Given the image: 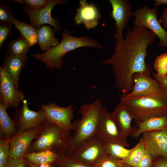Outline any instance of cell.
Returning <instances> with one entry per match:
<instances>
[{"mask_svg":"<svg viewBox=\"0 0 167 167\" xmlns=\"http://www.w3.org/2000/svg\"><path fill=\"white\" fill-rule=\"evenodd\" d=\"M50 25H43L38 31V43L41 51H45L58 44V39L54 37L55 32Z\"/></svg>","mask_w":167,"mask_h":167,"instance_id":"obj_22","label":"cell"},{"mask_svg":"<svg viewBox=\"0 0 167 167\" xmlns=\"http://www.w3.org/2000/svg\"><path fill=\"white\" fill-rule=\"evenodd\" d=\"M50 167H58L55 164H54L53 165H52Z\"/></svg>","mask_w":167,"mask_h":167,"instance_id":"obj_42","label":"cell"},{"mask_svg":"<svg viewBox=\"0 0 167 167\" xmlns=\"http://www.w3.org/2000/svg\"><path fill=\"white\" fill-rule=\"evenodd\" d=\"M145 149L154 159L167 157V128L161 130L145 132L141 138Z\"/></svg>","mask_w":167,"mask_h":167,"instance_id":"obj_14","label":"cell"},{"mask_svg":"<svg viewBox=\"0 0 167 167\" xmlns=\"http://www.w3.org/2000/svg\"><path fill=\"white\" fill-rule=\"evenodd\" d=\"M124 167H125V165L124 166Z\"/></svg>","mask_w":167,"mask_h":167,"instance_id":"obj_43","label":"cell"},{"mask_svg":"<svg viewBox=\"0 0 167 167\" xmlns=\"http://www.w3.org/2000/svg\"><path fill=\"white\" fill-rule=\"evenodd\" d=\"M157 7L145 6L135 10L133 24L151 30L159 39V45L167 48V32L157 18Z\"/></svg>","mask_w":167,"mask_h":167,"instance_id":"obj_6","label":"cell"},{"mask_svg":"<svg viewBox=\"0 0 167 167\" xmlns=\"http://www.w3.org/2000/svg\"><path fill=\"white\" fill-rule=\"evenodd\" d=\"M137 144L136 148L129 156L126 159L121 160L124 164L130 167L135 166L138 164L143 158L146 149L141 138Z\"/></svg>","mask_w":167,"mask_h":167,"instance_id":"obj_27","label":"cell"},{"mask_svg":"<svg viewBox=\"0 0 167 167\" xmlns=\"http://www.w3.org/2000/svg\"><path fill=\"white\" fill-rule=\"evenodd\" d=\"M155 158L152 167H167V157H159Z\"/></svg>","mask_w":167,"mask_h":167,"instance_id":"obj_37","label":"cell"},{"mask_svg":"<svg viewBox=\"0 0 167 167\" xmlns=\"http://www.w3.org/2000/svg\"><path fill=\"white\" fill-rule=\"evenodd\" d=\"M66 0H49L47 5L44 8L39 10L31 9L25 5L22 4L24 12L29 16L30 24L37 30L41 26L45 24H48L53 26L55 32L61 31L62 29L60 26L58 19L52 17L51 12L53 8L55 6L67 3Z\"/></svg>","mask_w":167,"mask_h":167,"instance_id":"obj_9","label":"cell"},{"mask_svg":"<svg viewBox=\"0 0 167 167\" xmlns=\"http://www.w3.org/2000/svg\"><path fill=\"white\" fill-rule=\"evenodd\" d=\"M55 164L58 167H93L60 152L57 153Z\"/></svg>","mask_w":167,"mask_h":167,"instance_id":"obj_28","label":"cell"},{"mask_svg":"<svg viewBox=\"0 0 167 167\" xmlns=\"http://www.w3.org/2000/svg\"><path fill=\"white\" fill-rule=\"evenodd\" d=\"M14 2L24 4L32 10H38L46 6L49 0H14Z\"/></svg>","mask_w":167,"mask_h":167,"instance_id":"obj_33","label":"cell"},{"mask_svg":"<svg viewBox=\"0 0 167 167\" xmlns=\"http://www.w3.org/2000/svg\"><path fill=\"white\" fill-rule=\"evenodd\" d=\"M111 113L124 137L127 139L128 137L132 136L137 127L131 126L133 116L125 105L121 101Z\"/></svg>","mask_w":167,"mask_h":167,"instance_id":"obj_18","label":"cell"},{"mask_svg":"<svg viewBox=\"0 0 167 167\" xmlns=\"http://www.w3.org/2000/svg\"><path fill=\"white\" fill-rule=\"evenodd\" d=\"M125 167H126L125 166Z\"/></svg>","mask_w":167,"mask_h":167,"instance_id":"obj_44","label":"cell"},{"mask_svg":"<svg viewBox=\"0 0 167 167\" xmlns=\"http://www.w3.org/2000/svg\"><path fill=\"white\" fill-rule=\"evenodd\" d=\"M121 160L106 154L100 157L92 166L93 167H124Z\"/></svg>","mask_w":167,"mask_h":167,"instance_id":"obj_29","label":"cell"},{"mask_svg":"<svg viewBox=\"0 0 167 167\" xmlns=\"http://www.w3.org/2000/svg\"><path fill=\"white\" fill-rule=\"evenodd\" d=\"M120 100L132 113L135 122L167 114V91L161 86L151 94L131 97L122 96Z\"/></svg>","mask_w":167,"mask_h":167,"instance_id":"obj_4","label":"cell"},{"mask_svg":"<svg viewBox=\"0 0 167 167\" xmlns=\"http://www.w3.org/2000/svg\"><path fill=\"white\" fill-rule=\"evenodd\" d=\"M31 47L28 42L20 35L9 43L7 52L15 56L27 57Z\"/></svg>","mask_w":167,"mask_h":167,"instance_id":"obj_25","label":"cell"},{"mask_svg":"<svg viewBox=\"0 0 167 167\" xmlns=\"http://www.w3.org/2000/svg\"><path fill=\"white\" fill-rule=\"evenodd\" d=\"M154 78L160 84L161 86L167 91V75L160 76L156 73L153 74Z\"/></svg>","mask_w":167,"mask_h":167,"instance_id":"obj_38","label":"cell"},{"mask_svg":"<svg viewBox=\"0 0 167 167\" xmlns=\"http://www.w3.org/2000/svg\"><path fill=\"white\" fill-rule=\"evenodd\" d=\"M15 28L19 31L20 35L24 38L31 46L38 43V31L31 24L16 19L14 21Z\"/></svg>","mask_w":167,"mask_h":167,"instance_id":"obj_24","label":"cell"},{"mask_svg":"<svg viewBox=\"0 0 167 167\" xmlns=\"http://www.w3.org/2000/svg\"><path fill=\"white\" fill-rule=\"evenodd\" d=\"M27 63V57L13 55L7 52L1 68L10 76L16 87L19 88L20 73Z\"/></svg>","mask_w":167,"mask_h":167,"instance_id":"obj_19","label":"cell"},{"mask_svg":"<svg viewBox=\"0 0 167 167\" xmlns=\"http://www.w3.org/2000/svg\"><path fill=\"white\" fill-rule=\"evenodd\" d=\"M136 144L131 149L120 144L112 143H105V146L107 152L114 158L121 160L126 158L137 147Z\"/></svg>","mask_w":167,"mask_h":167,"instance_id":"obj_26","label":"cell"},{"mask_svg":"<svg viewBox=\"0 0 167 167\" xmlns=\"http://www.w3.org/2000/svg\"><path fill=\"white\" fill-rule=\"evenodd\" d=\"M10 140L0 138V167H5L10 156Z\"/></svg>","mask_w":167,"mask_h":167,"instance_id":"obj_30","label":"cell"},{"mask_svg":"<svg viewBox=\"0 0 167 167\" xmlns=\"http://www.w3.org/2000/svg\"><path fill=\"white\" fill-rule=\"evenodd\" d=\"M135 122L137 128L132 135L134 138L138 137L145 132L161 130L167 128V114Z\"/></svg>","mask_w":167,"mask_h":167,"instance_id":"obj_20","label":"cell"},{"mask_svg":"<svg viewBox=\"0 0 167 167\" xmlns=\"http://www.w3.org/2000/svg\"><path fill=\"white\" fill-rule=\"evenodd\" d=\"M12 30V25L6 23L0 24V48L5 40L11 35Z\"/></svg>","mask_w":167,"mask_h":167,"instance_id":"obj_34","label":"cell"},{"mask_svg":"<svg viewBox=\"0 0 167 167\" xmlns=\"http://www.w3.org/2000/svg\"><path fill=\"white\" fill-rule=\"evenodd\" d=\"M40 128L38 135L27 152L49 150L56 153L61 152L69 156L71 131L64 129L47 120Z\"/></svg>","mask_w":167,"mask_h":167,"instance_id":"obj_5","label":"cell"},{"mask_svg":"<svg viewBox=\"0 0 167 167\" xmlns=\"http://www.w3.org/2000/svg\"><path fill=\"white\" fill-rule=\"evenodd\" d=\"M5 167H28V162L24 157L13 158L10 156Z\"/></svg>","mask_w":167,"mask_h":167,"instance_id":"obj_36","label":"cell"},{"mask_svg":"<svg viewBox=\"0 0 167 167\" xmlns=\"http://www.w3.org/2000/svg\"><path fill=\"white\" fill-rule=\"evenodd\" d=\"M96 135L105 143H117L126 148L130 145L111 113L105 107L104 108Z\"/></svg>","mask_w":167,"mask_h":167,"instance_id":"obj_8","label":"cell"},{"mask_svg":"<svg viewBox=\"0 0 167 167\" xmlns=\"http://www.w3.org/2000/svg\"><path fill=\"white\" fill-rule=\"evenodd\" d=\"M151 72L134 74L132 78V90L124 96L128 97L143 96L158 91L161 86L155 79L151 76Z\"/></svg>","mask_w":167,"mask_h":167,"instance_id":"obj_15","label":"cell"},{"mask_svg":"<svg viewBox=\"0 0 167 167\" xmlns=\"http://www.w3.org/2000/svg\"><path fill=\"white\" fill-rule=\"evenodd\" d=\"M16 19L9 5L1 3L0 5V22L6 23L12 25Z\"/></svg>","mask_w":167,"mask_h":167,"instance_id":"obj_32","label":"cell"},{"mask_svg":"<svg viewBox=\"0 0 167 167\" xmlns=\"http://www.w3.org/2000/svg\"><path fill=\"white\" fill-rule=\"evenodd\" d=\"M159 21L167 32V6L165 7L159 18Z\"/></svg>","mask_w":167,"mask_h":167,"instance_id":"obj_39","label":"cell"},{"mask_svg":"<svg viewBox=\"0 0 167 167\" xmlns=\"http://www.w3.org/2000/svg\"><path fill=\"white\" fill-rule=\"evenodd\" d=\"M40 127L32 128L24 132L18 133L10 139V157L19 158L24 157L40 131Z\"/></svg>","mask_w":167,"mask_h":167,"instance_id":"obj_16","label":"cell"},{"mask_svg":"<svg viewBox=\"0 0 167 167\" xmlns=\"http://www.w3.org/2000/svg\"><path fill=\"white\" fill-rule=\"evenodd\" d=\"M104 108L98 99L81 106L78 111L81 118L72 122L73 132L71 134L69 156L79 145L96 135Z\"/></svg>","mask_w":167,"mask_h":167,"instance_id":"obj_3","label":"cell"},{"mask_svg":"<svg viewBox=\"0 0 167 167\" xmlns=\"http://www.w3.org/2000/svg\"><path fill=\"white\" fill-rule=\"evenodd\" d=\"M153 5L154 7H157L162 5H167V0H155Z\"/></svg>","mask_w":167,"mask_h":167,"instance_id":"obj_40","label":"cell"},{"mask_svg":"<svg viewBox=\"0 0 167 167\" xmlns=\"http://www.w3.org/2000/svg\"><path fill=\"white\" fill-rule=\"evenodd\" d=\"M154 66L158 75H167V52L160 54L156 58Z\"/></svg>","mask_w":167,"mask_h":167,"instance_id":"obj_31","label":"cell"},{"mask_svg":"<svg viewBox=\"0 0 167 167\" xmlns=\"http://www.w3.org/2000/svg\"><path fill=\"white\" fill-rule=\"evenodd\" d=\"M106 154L105 143L96 135L79 145L69 157L93 166L98 158Z\"/></svg>","mask_w":167,"mask_h":167,"instance_id":"obj_7","label":"cell"},{"mask_svg":"<svg viewBox=\"0 0 167 167\" xmlns=\"http://www.w3.org/2000/svg\"><path fill=\"white\" fill-rule=\"evenodd\" d=\"M154 158L152 154L146 150L144 156L136 165L130 167L125 165L126 167H152L153 164Z\"/></svg>","mask_w":167,"mask_h":167,"instance_id":"obj_35","label":"cell"},{"mask_svg":"<svg viewBox=\"0 0 167 167\" xmlns=\"http://www.w3.org/2000/svg\"><path fill=\"white\" fill-rule=\"evenodd\" d=\"M112 10L109 15L114 20L115 34L113 35L116 41L120 40L123 31L126 28L130 18L134 15L130 2L128 0H109Z\"/></svg>","mask_w":167,"mask_h":167,"instance_id":"obj_13","label":"cell"},{"mask_svg":"<svg viewBox=\"0 0 167 167\" xmlns=\"http://www.w3.org/2000/svg\"><path fill=\"white\" fill-rule=\"evenodd\" d=\"M74 20L76 24H83L87 29L96 27L101 18L97 7L92 3L89 4L85 0L79 1Z\"/></svg>","mask_w":167,"mask_h":167,"instance_id":"obj_17","label":"cell"},{"mask_svg":"<svg viewBox=\"0 0 167 167\" xmlns=\"http://www.w3.org/2000/svg\"><path fill=\"white\" fill-rule=\"evenodd\" d=\"M0 103L7 109H16L25 99L23 92L16 87L10 75L1 67L0 68Z\"/></svg>","mask_w":167,"mask_h":167,"instance_id":"obj_10","label":"cell"},{"mask_svg":"<svg viewBox=\"0 0 167 167\" xmlns=\"http://www.w3.org/2000/svg\"><path fill=\"white\" fill-rule=\"evenodd\" d=\"M7 109L0 103V138L11 139L18 133L15 122L8 115Z\"/></svg>","mask_w":167,"mask_h":167,"instance_id":"obj_21","label":"cell"},{"mask_svg":"<svg viewBox=\"0 0 167 167\" xmlns=\"http://www.w3.org/2000/svg\"><path fill=\"white\" fill-rule=\"evenodd\" d=\"M22 102L21 107L15 109L13 114V120L17 126L18 133L40 127L46 120L44 113L41 108L37 111L32 110L29 109L26 99Z\"/></svg>","mask_w":167,"mask_h":167,"instance_id":"obj_11","label":"cell"},{"mask_svg":"<svg viewBox=\"0 0 167 167\" xmlns=\"http://www.w3.org/2000/svg\"><path fill=\"white\" fill-rule=\"evenodd\" d=\"M40 108L43 111L46 120L65 130H73V105L63 107L53 102L47 105L41 104Z\"/></svg>","mask_w":167,"mask_h":167,"instance_id":"obj_12","label":"cell"},{"mask_svg":"<svg viewBox=\"0 0 167 167\" xmlns=\"http://www.w3.org/2000/svg\"><path fill=\"white\" fill-rule=\"evenodd\" d=\"M62 36V41L56 46L42 53H35L32 55L36 59L45 63L50 71L54 68H62L64 63L62 57L69 52L85 47L99 49L103 48L100 42L89 36L77 37L64 32Z\"/></svg>","mask_w":167,"mask_h":167,"instance_id":"obj_2","label":"cell"},{"mask_svg":"<svg viewBox=\"0 0 167 167\" xmlns=\"http://www.w3.org/2000/svg\"><path fill=\"white\" fill-rule=\"evenodd\" d=\"M156 36L146 28L133 25L125 36L116 41L113 54L101 60L105 66L110 65L116 80L115 87L122 96L126 95L133 88L132 78L136 73L151 72L145 61L148 49L154 42Z\"/></svg>","mask_w":167,"mask_h":167,"instance_id":"obj_1","label":"cell"},{"mask_svg":"<svg viewBox=\"0 0 167 167\" xmlns=\"http://www.w3.org/2000/svg\"><path fill=\"white\" fill-rule=\"evenodd\" d=\"M24 157L28 162L41 166L55 163L57 153L49 150L42 151L27 152Z\"/></svg>","mask_w":167,"mask_h":167,"instance_id":"obj_23","label":"cell"},{"mask_svg":"<svg viewBox=\"0 0 167 167\" xmlns=\"http://www.w3.org/2000/svg\"><path fill=\"white\" fill-rule=\"evenodd\" d=\"M28 167H41L40 166H38L31 163L28 162Z\"/></svg>","mask_w":167,"mask_h":167,"instance_id":"obj_41","label":"cell"}]
</instances>
